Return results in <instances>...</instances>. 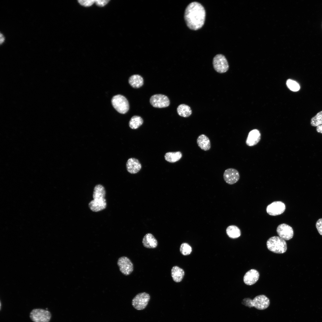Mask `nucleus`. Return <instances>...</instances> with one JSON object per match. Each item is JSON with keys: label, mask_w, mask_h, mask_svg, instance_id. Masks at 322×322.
<instances>
[{"label": "nucleus", "mask_w": 322, "mask_h": 322, "mask_svg": "<svg viewBox=\"0 0 322 322\" xmlns=\"http://www.w3.org/2000/svg\"><path fill=\"white\" fill-rule=\"evenodd\" d=\"M205 16L204 7L197 2L190 3L185 11L184 18L186 24L192 30H196L201 29L204 24Z\"/></svg>", "instance_id": "nucleus-1"}, {"label": "nucleus", "mask_w": 322, "mask_h": 322, "mask_svg": "<svg viewBox=\"0 0 322 322\" xmlns=\"http://www.w3.org/2000/svg\"><path fill=\"white\" fill-rule=\"evenodd\" d=\"M105 194V190L103 185L98 184L95 186L93 194V199L89 204V207L92 211L97 212L106 208V203Z\"/></svg>", "instance_id": "nucleus-2"}, {"label": "nucleus", "mask_w": 322, "mask_h": 322, "mask_svg": "<svg viewBox=\"0 0 322 322\" xmlns=\"http://www.w3.org/2000/svg\"><path fill=\"white\" fill-rule=\"evenodd\" d=\"M242 304L249 308L254 307L258 309L262 310L268 307L270 301L266 296L261 295L255 297L253 300L250 298H245L242 300Z\"/></svg>", "instance_id": "nucleus-3"}, {"label": "nucleus", "mask_w": 322, "mask_h": 322, "mask_svg": "<svg viewBox=\"0 0 322 322\" xmlns=\"http://www.w3.org/2000/svg\"><path fill=\"white\" fill-rule=\"evenodd\" d=\"M266 244L268 249L274 253H283L287 250L286 241L279 236H273L267 240Z\"/></svg>", "instance_id": "nucleus-4"}, {"label": "nucleus", "mask_w": 322, "mask_h": 322, "mask_svg": "<svg viewBox=\"0 0 322 322\" xmlns=\"http://www.w3.org/2000/svg\"><path fill=\"white\" fill-rule=\"evenodd\" d=\"M29 316L33 322H49L52 318V314L47 310L36 308L32 310Z\"/></svg>", "instance_id": "nucleus-5"}, {"label": "nucleus", "mask_w": 322, "mask_h": 322, "mask_svg": "<svg viewBox=\"0 0 322 322\" xmlns=\"http://www.w3.org/2000/svg\"><path fill=\"white\" fill-rule=\"evenodd\" d=\"M112 103L114 108L120 114H125L129 109V102L122 95H118L114 96L112 98Z\"/></svg>", "instance_id": "nucleus-6"}, {"label": "nucleus", "mask_w": 322, "mask_h": 322, "mask_svg": "<svg viewBox=\"0 0 322 322\" xmlns=\"http://www.w3.org/2000/svg\"><path fill=\"white\" fill-rule=\"evenodd\" d=\"M213 64L215 70L217 72L224 73L228 69L229 65L225 57L223 55L219 54L213 58Z\"/></svg>", "instance_id": "nucleus-7"}, {"label": "nucleus", "mask_w": 322, "mask_h": 322, "mask_svg": "<svg viewBox=\"0 0 322 322\" xmlns=\"http://www.w3.org/2000/svg\"><path fill=\"white\" fill-rule=\"evenodd\" d=\"M150 299L149 294L143 292L137 295L133 298L132 304L134 308L138 310L144 309Z\"/></svg>", "instance_id": "nucleus-8"}, {"label": "nucleus", "mask_w": 322, "mask_h": 322, "mask_svg": "<svg viewBox=\"0 0 322 322\" xmlns=\"http://www.w3.org/2000/svg\"><path fill=\"white\" fill-rule=\"evenodd\" d=\"M150 102L153 107L160 108L167 107L170 103L168 97L161 94H157L152 95L150 98Z\"/></svg>", "instance_id": "nucleus-9"}, {"label": "nucleus", "mask_w": 322, "mask_h": 322, "mask_svg": "<svg viewBox=\"0 0 322 322\" xmlns=\"http://www.w3.org/2000/svg\"><path fill=\"white\" fill-rule=\"evenodd\" d=\"M117 264L120 270L123 275H128L133 270V265L130 259L126 257L122 256L118 260Z\"/></svg>", "instance_id": "nucleus-10"}, {"label": "nucleus", "mask_w": 322, "mask_h": 322, "mask_svg": "<svg viewBox=\"0 0 322 322\" xmlns=\"http://www.w3.org/2000/svg\"><path fill=\"white\" fill-rule=\"evenodd\" d=\"M286 207L281 201H275L269 205L266 208L267 213L270 215L275 216L280 215L284 211Z\"/></svg>", "instance_id": "nucleus-11"}, {"label": "nucleus", "mask_w": 322, "mask_h": 322, "mask_svg": "<svg viewBox=\"0 0 322 322\" xmlns=\"http://www.w3.org/2000/svg\"><path fill=\"white\" fill-rule=\"evenodd\" d=\"M276 231L279 237L285 240L291 239L294 235L292 228L284 223L279 225L277 228Z\"/></svg>", "instance_id": "nucleus-12"}, {"label": "nucleus", "mask_w": 322, "mask_h": 322, "mask_svg": "<svg viewBox=\"0 0 322 322\" xmlns=\"http://www.w3.org/2000/svg\"><path fill=\"white\" fill-rule=\"evenodd\" d=\"M239 174L238 171L234 168L226 169L223 174V178L225 182L230 185L236 183L239 179Z\"/></svg>", "instance_id": "nucleus-13"}, {"label": "nucleus", "mask_w": 322, "mask_h": 322, "mask_svg": "<svg viewBox=\"0 0 322 322\" xmlns=\"http://www.w3.org/2000/svg\"><path fill=\"white\" fill-rule=\"evenodd\" d=\"M259 274L256 270L252 269L247 272L243 277L244 283L248 285L255 284L258 280Z\"/></svg>", "instance_id": "nucleus-14"}, {"label": "nucleus", "mask_w": 322, "mask_h": 322, "mask_svg": "<svg viewBox=\"0 0 322 322\" xmlns=\"http://www.w3.org/2000/svg\"><path fill=\"white\" fill-rule=\"evenodd\" d=\"M261 138V133L258 130L254 129L249 133L246 143L250 146L256 145L260 141Z\"/></svg>", "instance_id": "nucleus-15"}, {"label": "nucleus", "mask_w": 322, "mask_h": 322, "mask_svg": "<svg viewBox=\"0 0 322 322\" xmlns=\"http://www.w3.org/2000/svg\"><path fill=\"white\" fill-rule=\"evenodd\" d=\"M126 167L128 172L132 174L138 172L141 168V165L137 159L131 158L129 159L126 163Z\"/></svg>", "instance_id": "nucleus-16"}, {"label": "nucleus", "mask_w": 322, "mask_h": 322, "mask_svg": "<svg viewBox=\"0 0 322 322\" xmlns=\"http://www.w3.org/2000/svg\"><path fill=\"white\" fill-rule=\"evenodd\" d=\"M142 243L144 246L147 248H154L157 246L158 242L151 233L146 234L143 237Z\"/></svg>", "instance_id": "nucleus-17"}, {"label": "nucleus", "mask_w": 322, "mask_h": 322, "mask_svg": "<svg viewBox=\"0 0 322 322\" xmlns=\"http://www.w3.org/2000/svg\"><path fill=\"white\" fill-rule=\"evenodd\" d=\"M196 142L198 146L204 151L209 150L211 148L210 140L204 134H202L199 136L197 139Z\"/></svg>", "instance_id": "nucleus-18"}, {"label": "nucleus", "mask_w": 322, "mask_h": 322, "mask_svg": "<svg viewBox=\"0 0 322 322\" xmlns=\"http://www.w3.org/2000/svg\"><path fill=\"white\" fill-rule=\"evenodd\" d=\"M184 270L177 266H174L171 270V275L173 280L176 282H180L184 275Z\"/></svg>", "instance_id": "nucleus-19"}, {"label": "nucleus", "mask_w": 322, "mask_h": 322, "mask_svg": "<svg viewBox=\"0 0 322 322\" xmlns=\"http://www.w3.org/2000/svg\"><path fill=\"white\" fill-rule=\"evenodd\" d=\"M129 83L133 88H138L143 84L144 80L140 75L135 74L131 75L129 79Z\"/></svg>", "instance_id": "nucleus-20"}, {"label": "nucleus", "mask_w": 322, "mask_h": 322, "mask_svg": "<svg viewBox=\"0 0 322 322\" xmlns=\"http://www.w3.org/2000/svg\"><path fill=\"white\" fill-rule=\"evenodd\" d=\"M178 114L180 116L187 117L192 114V112L191 108L188 106L182 104L179 105L177 108Z\"/></svg>", "instance_id": "nucleus-21"}, {"label": "nucleus", "mask_w": 322, "mask_h": 322, "mask_svg": "<svg viewBox=\"0 0 322 322\" xmlns=\"http://www.w3.org/2000/svg\"><path fill=\"white\" fill-rule=\"evenodd\" d=\"M182 157V153L180 151H177L166 153L165 154V158L168 162L174 163L179 160Z\"/></svg>", "instance_id": "nucleus-22"}, {"label": "nucleus", "mask_w": 322, "mask_h": 322, "mask_svg": "<svg viewBox=\"0 0 322 322\" xmlns=\"http://www.w3.org/2000/svg\"><path fill=\"white\" fill-rule=\"evenodd\" d=\"M226 232L228 236L232 239L238 238L241 235L240 229L234 225H231L228 226L226 229Z\"/></svg>", "instance_id": "nucleus-23"}, {"label": "nucleus", "mask_w": 322, "mask_h": 322, "mask_svg": "<svg viewBox=\"0 0 322 322\" xmlns=\"http://www.w3.org/2000/svg\"><path fill=\"white\" fill-rule=\"evenodd\" d=\"M143 123V120L141 117L134 115L131 118L129 122V125L131 129H136L140 126Z\"/></svg>", "instance_id": "nucleus-24"}, {"label": "nucleus", "mask_w": 322, "mask_h": 322, "mask_svg": "<svg viewBox=\"0 0 322 322\" xmlns=\"http://www.w3.org/2000/svg\"><path fill=\"white\" fill-rule=\"evenodd\" d=\"M310 124L312 126L314 127L322 125V111L318 112L311 118Z\"/></svg>", "instance_id": "nucleus-25"}, {"label": "nucleus", "mask_w": 322, "mask_h": 322, "mask_svg": "<svg viewBox=\"0 0 322 322\" xmlns=\"http://www.w3.org/2000/svg\"><path fill=\"white\" fill-rule=\"evenodd\" d=\"M286 84L288 87L291 90L294 92L297 91L300 89V86L299 84L296 81L291 79L287 80Z\"/></svg>", "instance_id": "nucleus-26"}, {"label": "nucleus", "mask_w": 322, "mask_h": 322, "mask_svg": "<svg viewBox=\"0 0 322 322\" xmlns=\"http://www.w3.org/2000/svg\"><path fill=\"white\" fill-rule=\"evenodd\" d=\"M180 251L182 254L186 256L190 254L192 251V248L188 243H182L180 247Z\"/></svg>", "instance_id": "nucleus-27"}, {"label": "nucleus", "mask_w": 322, "mask_h": 322, "mask_svg": "<svg viewBox=\"0 0 322 322\" xmlns=\"http://www.w3.org/2000/svg\"><path fill=\"white\" fill-rule=\"evenodd\" d=\"M78 2L82 5L85 7H89L95 3V0H78Z\"/></svg>", "instance_id": "nucleus-28"}, {"label": "nucleus", "mask_w": 322, "mask_h": 322, "mask_svg": "<svg viewBox=\"0 0 322 322\" xmlns=\"http://www.w3.org/2000/svg\"><path fill=\"white\" fill-rule=\"evenodd\" d=\"M316 226L319 234L322 235V218L319 219L317 221Z\"/></svg>", "instance_id": "nucleus-29"}, {"label": "nucleus", "mask_w": 322, "mask_h": 322, "mask_svg": "<svg viewBox=\"0 0 322 322\" xmlns=\"http://www.w3.org/2000/svg\"><path fill=\"white\" fill-rule=\"evenodd\" d=\"M109 1L107 0H95V3L98 6L102 7L106 4Z\"/></svg>", "instance_id": "nucleus-30"}, {"label": "nucleus", "mask_w": 322, "mask_h": 322, "mask_svg": "<svg viewBox=\"0 0 322 322\" xmlns=\"http://www.w3.org/2000/svg\"><path fill=\"white\" fill-rule=\"evenodd\" d=\"M317 131L322 134V125L317 126L316 128Z\"/></svg>", "instance_id": "nucleus-31"}, {"label": "nucleus", "mask_w": 322, "mask_h": 322, "mask_svg": "<svg viewBox=\"0 0 322 322\" xmlns=\"http://www.w3.org/2000/svg\"><path fill=\"white\" fill-rule=\"evenodd\" d=\"M4 40V38L3 36L2 35V34L1 33V34H0V43H1V44L2 42H3Z\"/></svg>", "instance_id": "nucleus-32"}]
</instances>
